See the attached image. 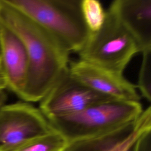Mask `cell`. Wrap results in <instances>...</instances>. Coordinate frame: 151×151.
<instances>
[{
    "mask_svg": "<svg viewBox=\"0 0 151 151\" xmlns=\"http://www.w3.org/2000/svg\"><path fill=\"white\" fill-rule=\"evenodd\" d=\"M0 22L19 37L27 52L29 70L22 99L40 101L68 69L70 54L48 31L8 0H0Z\"/></svg>",
    "mask_w": 151,
    "mask_h": 151,
    "instance_id": "cell-1",
    "label": "cell"
},
{
    "mask_svg": "<svg viewBox=\"0 0 151 151\" xmlns=\"http://www.w3.org/2000/svg\"><path fill=\"white\" fill-rule=\"evenodd\" d=\"M143 111L140 102L112 100L48 122L70 146L98 140L124 127Z\"/></svg>",
    "mask_w": 151,
    "mask_h": 151,
    "instance_id": "cell-2",
    "label": "cell"
},
{
    "mask_svg": "<svg viewBox=\"0 0 151 151\" xmlns=\"http://www.w3.org/2000/svg\"><path fill=\"white\" fill-rule=\"evenodd\" d=\"M48 31L69 54L78 52L90 32L80 0H8Z\"/></svg>",
    "mask_w": 151,
    "mask_h": 151,
    "instance_id": "cell-3",
    "label": "cell"
},
{
    "mask_svg": "<svg viewBox=\"0 0 151 151\" xmlns=\"http://www.w3.org/2000/svg\"><path fill=\"white\" fill-rule=\"evenodd\" d=\"M139 52L135 38L109 6L102 27L90 33L77 53L80 60L123 74L133 56Z\"/></svg>",
    "mask_w": 151,
    "mask_h": 151,
    "instance_id": "cell-4",
    "label": "cell"
},
{
    "mask_svg": "<svg viewBox=\"0 0 151 151\" xmlns=\"http://www.w3.org/2000/svg\"><path fill=\"white\" fill-rule=\"evenodd\" d=\"M53 130L40 109L29 102L5 104L0 111V151H12Z\"/></svg>",
    "mask_w": 151,
    "mask_h": 151,
    "instance_id": "cell-5",
    "label": "cell"
},
{
    "mask_svg": "<svg viewBox=\"0 0 151 151\" xmlns=\"http://www.w3.org/2000/svg\"><path fill=\"white\" fill-rule=\"evenodd\" d=\"M112 100L115 99L80 82L71 74L68 68L40 101L39 109L50 122Z\"/></svg>",
    "mask_w": 151,
    "mask_h": 151,
    "instance_id": "cell-6",
    "label": "cell"
},
{
    "mask_svg": "<svg viewBox=\"0 0 151 151\" xmlns=\"http://www.w3.org/2000/svg\"><path fill=\"white\" fill-rule=\"evenodd\" d=\"M71 74L93 90L113 99L140 102L136 86L119 74L78 60L69 63Z\"/></svg>",
    "mask_w": 151,
    "mask_h": 151,
    "instance_id": "cell-7",
    "label": "cell"
},
{
    "mask_svg": "<svg viewBox=\"0 0 151 151\" xmlns=\"http://www.w3.org/2000/svg\"><path fill=\"white\" fill-rule=\"evenodd\" d=\"M0 48V61L7 88L22 99L29 70L27 52L19 37L1 22Z\"/></svg>",
    "mask_w": 151,
    "mask_h": 151,
    "instance_id": "cell-8",
    "label": "cell"
},
{
    "mask_svg": "<svg viewBox=\"0 0 151 151\" xmlns=\"http://www.w3.org/2000/svg\"><path fill=\"white\" fill-rule=\"evenodd\" d=\"M110 7L133 34L141 52L151 49V0H116Z\"/></svg>",
    "mask_w": 151,
    "mask_h": 151,
    "instance_id": "cell-9",
    "label": "cell"
},
{
    "mask_svg": "<svg viewBox=\"0 0 151 151\" xmlns=\"http://www.w3.org/2000/svg\"><path fill=\"white\" fill-rule=\"evenodd\" d=\"M69 147L70 143L67 140L53 130L31 140L12 151H66Z\"/></svg>",
    "mask_w": 151,
    "mask_h": 151,
    "instance_id": "cell-10",
    "label": "cell"
},
{
    "mask_svg": "<svg viewBox=\"0 0 151 151\" xmlns=\"http://www.w3.org/2000/svg\"><path fill=\"white\" fill-rule=\"evenodd\" d=\"M81 11L84 22L90 32L98 31L103 25L106 11L97 0H81Z\"/></svg>",
    "mask_w": 151,
    "mask_h": 151,
    "instance_id": "cell-11",
    "label": "cell"
},
{
    "mask_svg": "<svg viewBox=\"0 0 151 151\" xmlns=\"http://www.w3.org/2000/svg\"><path fill=\"white\" fill-rule=\"evenodd\" d=\"M142 53L137 87L142 95L151 104V49L145 50Z\"/></svg>",
    "mask_w": 151,
    "mask_h": 151,
    "instance_id": "cell-12",
    "label": "cell"
},
{
    "mask_svg": "<svg viewBox=\"0 0 151 151\" xmlns=\"http://www.w3.org/2000/svg\"><path fill=\"white\" fill-rule=\"evenodd\" d=\"M133 151H151V128L138 139Z\"/></svg>",
    "mask_w": 151,
    "mask_h": 151,
    "instance_id": "cell-13",
    "label": "cell"
},
{
    "mask_svg": "<svg viewBox=\"0 0 151 151\" xmlns=\"http://www.w3.org/2000/svg\"><path fill=\"white\" fill-rule=\"evenodd\" d=\"M7 88V82L3 72L0 61V90H5Z\"/></svg>",
    "mask_w": 151,
    "mask_h": 151,
    "instance_id": "cell-14",
    "label": "cell"
},
{
    "mask_svg": "<svg viewBox=\"0 0 151 151\" xmlns=\"http://www.w3.org/2000/svg\"><path fill=\"white\" fill-rule=\"evenodd\" d=\"M6 99L7 95L5 91V90H0V111L3 106L5 104Z\"/></svg>",
    "mask_w": 151,
    "mask_h": 151,
    "instance_id": "cell-15",
    "label": "cell"
},
{
    "mask_svg": "<svg viewBox=\"0 0 151 151\" xmlns=\"http://www.w3.org/2000/svg\"><path fill=\"white\" fill-rule=\"evenodd\" d=\"M66 151H74V150H72L71 149H70V148L69 147V148H68Z\"/></svg>",
    "mask_w": 151,
    "mask_h": 151,
    "instance_id": "cell-16",
    "label": "cell"
},
{
    "mask_svg": "<svg viewBox=\"0 0 151 151\" xmlns=\"http://www.w3.org/2000/svg\"><path fill=\"white\" fill-rule=\"evenodd\" d=\"M133 147H132V149H129V150H127V151H133Z\"/></svg>",
    "mask_w": 151,
    "mask_h": 151,
    "instance_id": "cell-17",
    "label": "cell"
},
{
    "mask_svg": "<svg viewBox=\"0 0 151 151\" xmlns=\"http://www.w3.org/2000/svg\"><path fill=\"white\" fill-rule=\"evenodd\" d=\"M0 57H1V48H0Z\"/></svg>",
    "mask_w": 151,
    "mask_h": 151,
    "instance_id": "cell-18",
    "label": "cell"
}]
</instances>
